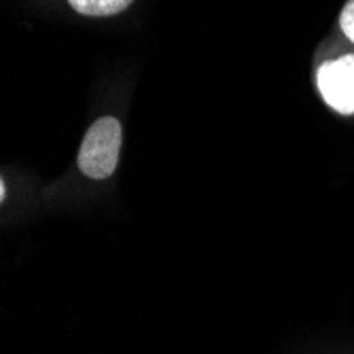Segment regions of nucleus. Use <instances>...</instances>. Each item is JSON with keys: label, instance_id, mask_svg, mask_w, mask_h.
<instances>
[{"label": "nucleus", "instance_id": "nucleus-1", "mask_svg": "<svg viewBox=\"0 0 354 354\" xmlns=\"http://www.w3.org/2000/svg\"><path fill=\"white\" fill-rule=\"evenodd\" d=\"M121 149V125L115 117H102L95 121L79 151V168L85 176L104 180L109 178L119 162Z\"/></svg>", "mask_w": 354, "mask_h": 354}, {"label": "nucleus", "instance_id": "nucleus-2", "mask_svg": "<svg viewBox=\"0 0 354 354\" xmlns=\"http://www.w3.org/2000/svg\"><path fill=\"white\" fill-rule=\"evenodd\" d=\"M316 85L323 100L342 115L354 113V55L325 62L316 73Z\"/></svg>", "mask_w": 354, "mask_h": 354}, {"label": "nucleus", "instance_id": "nucleus-3", "mask_svg": "<svg viewBox=\"0 0 354 354\" xmlns=\"http://www.w3.org/2000/svg\"><path fill=\"white\" fill-rule=\"evenodd\" d=\"M68 3L81 15L104 17V15H115V13L125 11L134 0H68Z\"/></svg>", "mask_w": 354, "mask_h": 354}, {"label": "nucleus", "instance_id": "nucleus-4", "mask_svg": "<svg viewBox=\"0 0 354 354\" xmlns=\"http://www.w3.org/2000/svg\"><path fill=\"white\" fill-rule=\"evenodd\" d=\"M339 26H342V30H344V35L354 43V0H348L346 7L342 9Z\"/></svg>", "mask_w": 354, "mask_h": 354}, {"label": "nucleus", "instance_id": "nucleus-5", "mask_svg": "<svg viewBox=\"0 0 354 354\" xmlns=\"http://www.w3.org/2000/svg\"><path fill=\"white\" fill-rule=\"evenodd\" d=\"M7 198V189H5V180L0 183V200H5Z\"/></svg>", "mask_w": 354, "mask_h": 354}]
</instances>
